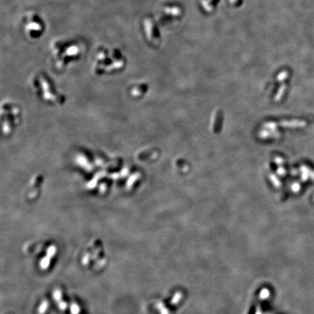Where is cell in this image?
Listing matches in <instances>:
<instances>
[{
    "instance_id": "1",
    "label": "cell",
    "mask_w": 314,
    "mask_h": 314,
    "mask_svg": "<svg viewBox=\"0 0 314 314\" xmlns=\"http://www.w3.org/2000/svg\"><path fill=\"white\" fill-rule=\"evenodd\" d=\"M25 31L31 38L40 36L44 30V26L41 19L36 14H28L25 20Z\"/></svg>"
}]
</instances>
